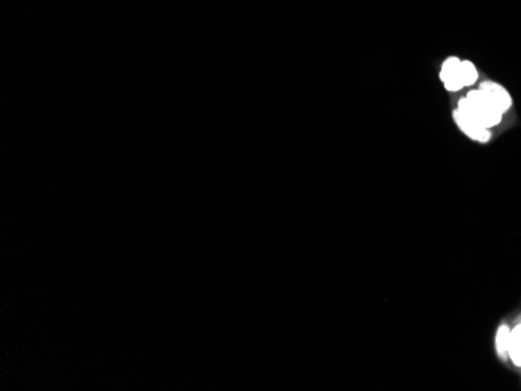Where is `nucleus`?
<instances>
[{"label": "nucleus", "mask_w": 521, "mask_h": 391, "mask_svg": "<svg viewBox=\"0 0 521 391\" xmlns=\"http://www.w3.org/2000/svg\"><path fill=\"white\" fill-rule=\"evenodd\" d=\"M457 109L486 128L496 126L502 119L501 109L481 89H471L468 95L459 102Z\"/></svg>", "instance_id": "nucleus-1"}, {"label": "nucleus", "mask_w": 521, "mask_h": 391, "mask_svg": "<svg viewBox=\"0 0 521 391\" xmlns=\"http://www.w3.org/2000/svg\"><path fill=\"white\" fill-rule=\"evenodd\" d=\"M461 63L462 61L459 58L451 57L445 61L442 72H440V80L444 82L445 88L451 90V93H456V90L465 88L461 78Z\"/></svg>", "instance_id": "nucleus-2"}, {"label": "nucleus", "mask_w": 521, "mask_h": 391, "mask_svg": "<svg viewBox=\"0 0 521 391\" xmlns=\"http://www.w3.org/2000/svg\"><path fill=\"white\" fill-rule=\"evenodd\" d=\"M455 122L457 124V126L461 128V130L471 139L479 140V142H487V140L490 139L488 128L479 125L473 119H470L468 115H465L464 113L459 111V109L455 111Z\"/></svg>", "instance_id": "nucleus-3"}, {"label": "nucleus", "mask_w": 521, "mask_h": 391, "mask_svg": "<svg viewBox=\"0 0 521 391\" xmlns=\"http://www.w3.org/2000/svg\"><path fill=\"white\" fill-rule=\"evenodd\" d=\"M484 94H486L490 100H492L496 106H498L502 113L507 111L509 108L512 106V97L507 90L501 86V84H496L492 82H486L481 84L479 88Z\"/></svg>", "instance_id": "nucleus-4"}, {"label": "nucleus", "mask_w": 521, "mask_h": 391, "mask_svg": "<svg viewBox=\"0 0 521 391\" xmlns=\"http://www.w3.org/2000/svg\"><path fill=\"white\" fill-rule=\"evenodd\" d=\"M511 331L507 325H501L495 334V350L501 360H509V343H511Z\"/></svg>", "instance_id": "nucleus-5"}, {"label": "nucleus", "mask_w": 521, "mask_h": 391, "mask_svg": "<svg viewBox=\"0 0 521 391\" xmlns=\"http://www.w3.org/2000/svg\"><path fill=\"white\" fill-rule=\"evenodd\" d=\"M509 359L515 366L521 368V323L512 327L511 343H509Z\"/></svg>", "instance_id": "nucleus-6"}, {"label": "nucleus", "mask_w": 521, "mask_h": 391, "mask_svg": "<svg viewBox=\"0 0 521 391\" xmlns=\"http://www.w3.org/2000/svg\"><path fill=\"white\" fill-rule=\"evenodd\" d=\"M461 78L464 86H471L477 80V70L471 61H462L461 63Z\"/></svg>", "instance_id": "nucleus-7"}]
</instances>
